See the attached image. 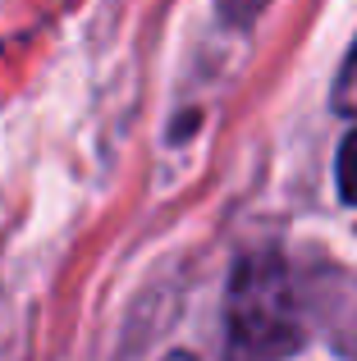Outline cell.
Instances as JSON below:
<instances>
[{
  "instance_id": "cell-4",
  "label": "cell",
  "mask_w": 357,
  "mask_h": 361,
  "mask_svg": "<svg viewBox=\"0 0 357 361\" xmlns=\"http://www.w3.org/2000/svg\"><path fill=\"white\" fill-rule=\"evenodd\" d=\"M261 5H266V0H243V9H261Z\"/></svg>"
},
{
  "instance_id": "cell-2",
  "label": "cell",
  "mask_w": 357,
  "mask_h": 361,
  "mask_svg": "<svg viewBox=\"0 0 357 361\" xmlns=\"http://www.w3.org/2000/svg\"><path fill=\"white\" fill-rule=\"evenodd\" d=\"M339 192L357 206V128L344 137V147H339Z\"/></svg>"
},
{
  "instance_id": "cell-1",
  "label": "cell",
  "mask_w": 357,
  "mask_h": 361,
  "mask_svg": "<svg viewBox=\"0 0 357 361\" xmlns=\"http://www.w3.org/2000/svg\"><path fill=\"white\" fill-rule=\"evenodd\" d=\"M303 343L294 288L279 261L248 256L229 283V348L243 357H279Z\"/></svg>"
},
{
  "instance_id": "cell-3",
  "label": "cell",
  "mask_w": 357,
  "mask_h": 361,
  "mask_svg": "<svg viewBox=\"0 0 357 361\" xmlns=\"http://www.w3.org/2000/svg\"><path fill=\"white\" fill-rule=\"evenodd\" d=\"M334 106H339L344 115H357V46H353L349 60H344L339 82H334Z\"/></svg>"
}]
</instances>
